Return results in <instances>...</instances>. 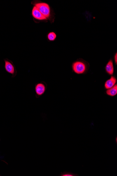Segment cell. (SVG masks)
I'll return each instance as SVG.
<instances>
[{"mask_svg":"<svg viewBox=\"0 0 117 176\" xmlns=\"http://www.w3.org/2000/svg\"><path fill=\"white\" fill-rule=\"evenodd\" d=\"M72 68L73 71L78 74L84 73L87 69L86 65L81 61H75L72 64Z\"/></svg>","mask_w":117,"mask_h":176,"instance_id":"1","label":"cell"},{"mask_svg":"<svg viewBox=\"0 0 117 176\" xmlns=\"http://www.w3.org/2000/svg\"><path fill=\"white\" fill-rule=\"evenodd\" d=\"M35 6L46 18L50 17V6L47 3H41L36 4Z\"/></svg>","mask_w":117,"mask_h":176,"instance_id":"2","label":"cell"},{"mask_svg":"<svg viewBox=\"0 0 117 176\" xmlns=\"http://www.w3.org/2000/svg\"><path fill=\"white\" fill-rule=\"evenodd\" d=\"M35 92L36 94V97H39L42 95L46 90V86L43 83H39L36 84L35 86Z\"/></svg>","mask_w":117,"mask_h":176,"instance_id":"3","label":"cell"},{"mask_svg":"<svg viewBox=\"0 0 117 176\" xmlns=\"http://www.w3.org/2000/svg\"><path fill=\"white\" fill-rule=\"evenodd\" d=\"M32 15L35 18L39 20H43L47 18L43 16L37 8L35 6L33 8L32 11Z\"/></svg>","mask_w":117,"mask_h":176,"instance_id":"4","label":"cell"},{"mask_svg":"<svg viewBox=\"0 0 117 176\" xmlns=\"http://www.w3.org/2000/svg\"><path fill=\"white\" fill-rule=\"evenodd\" d=\"M116 82V78L114 76H112L111 78L106 81L104 84V87L107 89L111 88L115 85Z\"/></svg>","mask_w":117,"mask_h":176,"instance_id":"5","label":"cell"},{"mask_svg":"<svg viewBox=\"0 0 117 176\" xmlns=\"http://www.w3.org/2000/svg\"><path fill=\"white\" fill-rule=\"evenodd\" d=\"M106 73L108 74L112 75L114 72V68H113V63L112 60H110L106 64L105 67Z\"/></svg>","mask_w":117,"mask_h":176,"instance_id":"6","label":"cell"},{"mask_svg":"<svg viewBox=\"0 0 117 176\" xmlns=\"http://www.w3.org/2000/svg\"><path fill=\"white\" fill-rule=\"evenodd\" d=\"M5 68L8 73L14 74L15 73V69L13 64L7 61H5Z\"/></svg>","mask_w":117,"mask_h":176,"instance_id":"7","label":"cell"},{"mask_svg":"<svg viewBox=\"0 0 117 176\" xmlns=\"http://www.w3.org/2000/svg\"><path fill=\"white\" fill-rule=\"evenodd\" d=\"M106 94L110 96H114L117 94V84L113 87L108 89L106 91Z\"/></svg>","mask_w":117,"mask_h":176,"instance_id":"8","label":"cell"},{"mask_svg":"<svg viewBox=\"0 0 117 176\" xmlns=\"http://www.w3.org/2000/svg\"><path fill=\"white\" fill-rule=\"evenodd\" d=\"M48 39L50 41H54L56 38L57 35L55 33L50 32L48 33Z\"/></svg>","mask_w":117,"mask_h":176,"instance_id":"9","label":"cell"},{"mask_svg":"<svg viewBox=\"0 0 117 176\" xmlns=\"http://www.w3.org/2000/svg\"><path fill=\"white\" fill-rule=\"evenodd\" d=\"M61 176H78L76 174L71 173V172H64L63 173H61Z\"/></svg>","mask_w":117,"mask_h":176,"instance_id":"10","label":"cell"},{"mask_svg":"<svg viewBox=\"0 0 117 176\" xmlns=\"http://www.w3.org/2000/svg\"><path fill=\"white\" fill-rule=\"evenodd\" d=\"M114 60L115 61V63H116V64H117V53H116V54H115V55L114 56Z\"/></svg>","mask_w":117,"mask_h":176,"instance_id":"11","label":"cell"}]
</instances>
